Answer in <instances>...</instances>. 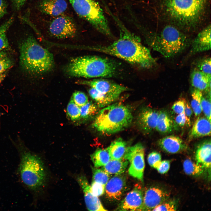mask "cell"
I'll use <instances>...</instances> for the list:
<instances>
[{"label":"cell","instance_id":"cell-33","mask_svg":"<svg viewBox=\"0 0 211 211\" xmlns=\"http://www.w3.org/2000/svg\"><path fill=\"white\" fill-rule=\"evenodd\" d=\"M67 115L72 120H78L80 118V108L72 98L67 105Z\"/></svg>","mask_w":211,"mask_h":211},{"label":"cell","instance_id":"cell-32","mask_svg":"<svg viewBox=\"0 0 211 211\" xmlns=\"http://www.w3.org/2000/svg\"><path fill=\"white\" fill-rule=\"evenodd\" d=\"M92 181L105 186L110 178V175L101 169L92 168Z\"/></svg>","mask_w":211,"mask_h":211},{"label":"cell","instance_id":"cell-21","mask_svg":"<svg viewBox=\"0 0 211 211\" xmlns=\"http://www.w3.org/2000/svg\"><path fill=\"white\" fill-rule=\"evenodd\" d=\"M197 162L210 172L211 168V141L206 140L200 143L195 152Z\"/></svg>","mask_w":211,"mask_h":211},{"label":"cell","instance_id":"cell-29","mask_svg":"<svg viewBox=\"0 0 211 211\" xmlns=\"http://www.w3.org/2000/svg\"><path fill=\"white\" fill-rule=\"evenodd\" d=\"M14 20V16H12L0 25V51L9 47L6 32Z\"/></svg>","mask_w":211,"mask_h":211},{"label":"cell","instance_id":"cell-7","mask_svg":"<svg viewBox=\"0 0 211 211\" xmlns=\"http://www.w3.org/2000/svg\"><path fill=\"white\" fill-rule=\"evenodd\" d=\"M18 171L22 182L30 189H37L45 183L43 164L40 158L29 152H21Z\"/></svg>","mask_w":211,"mask_h":211},{"label":"cell","instance_id":"cell-11","mask_svg":"<svg viewBox=\"0 0 211 211\" xmlns=\"http://www.w3.org/2000/svg\"><path fill=\"white\" fill-rule=\"evenodd\" d=\"M77 82L79 84L90 86L101 93L116 100L123 93L129 90V88L124 86L102 78L91 80H81Z\"/></svg>","mask_w":211,"mask_h":211},{"label":"cell","instance_id":"cell-22","mask_svg":"<svg viewBox=\"0 0 211 211\" xmlns=\"http://www.w3.org/2000/svg\"><path fill=\"white\" fill-rule=\"evenodd\" d=\"M211 76L203 73L196 68L191 73L190 83L195 89L201 91H206L211 88Z\"/></svg>","mask_w":211,"mask_h":211},{"label":"cell","instance_id":"cell-10","mask_svg":"<svg viewBox=\"0 0 211 211\" xmlns=\"http://www.w3.org/2000/svg\"><path fill=\"white\" fill-rule=\"evenodd\" d=\"M49 30L50 34L54 37L63 39L74 37L77 29L73 20L63 14L52 20L50 24Z\"/></svg>","mask_w":211,"mask_h":211},{"label":"cell","instance_id":"cell-19","mask_svg":"<svg viewBox=\"0 0 211 211\" xmlns=\"http://www.w3.org/2000/svg\"><path fill=\"white\" fill-rule=\"evenodd\" d=\"M38 7L42 13L56 17L63 14L67 8V4L65 0H42Z\"/></svg>","mask_w":211,"mask_h":211},{"label":"cell","instance_id":"cell-31","mask_svg":"<svg viewBox=\"0 0 211 211\" xmlns=\"http://www.w3.org/2000/svg\"><path fill=\"white\" fill-rule=\"evenodd\" d=\"M97 105L91 101H88L86 104L80 107V117L87 119L95 115L97 112Z\"/></svg>","mask_w":211,"mask_h":211},{"label":"cell","instance_id":"cell-12","mask_svg":"<svg viewBox=\"0 0 211 211\" xmlns=\"http://www.w3.org/2000/svg\"><path fill=\"white\" fill-rule=\"evenodd\" d=\"M144 193L141 187L136 185L120 203L115 210L142 211Z\"/></svg>","mask_w":211,"mask_h":211},{"label":"cell","instance_id":"cell-18","mask_svg":"<svg viewBox=\"0 0 211 211\" xmlns=\"http://www.w3.org/2000/svg\"><path fill=\"white\" fill-rule=\"evenodd\" d=\"M158 144L162 150L171 154L181 152L188 148L186 143L180 137L174 135L168 136L160 139Z\"/></svg>","mask_w":211,"mask_h":211},{"label":"cell","instance_id":"cell-5","mask_svg":"<svg viewBox=\"0 0 211 211\" xmlns=\"http://www.w3.org/2000/svg\"><path fill=\"white\" fill-rule=\"evenodd\" d=\"M149 42L154 50L167 58L181 53L191 44L186 35L171 25L165 26Z\"/></svg>","mask_w":211,"mask_h":211},{"label":"cell","instance_id":"cell-42","mask_svg":"<svg viewBox=\"0 0 211 211\" xmlns=\"http://www.w3.org/2000/svg\"><path fill=\"white\" fill-rule=\"evenodd\" d=\"M193 111L188 102L185 101L184 113L186 119V125L190 126L191 125V118L192 115Z\"/></svg>","mask_w":211,"mask_h":211},{"label":"cell","instance_id":"cell-26","mask_svg":"<svg viewBox=\"0 0 211 211\" xmlns=\"http://www.w3.org/2000/svg\"><path fill=\"white\" fill-rule=\"evenodd\" d=\"M91 158L94 167L98 168L104 166L111 159L107 149H97L91 155Z\"/></svg>","mask_w":211,"mask_h":211},{"label":"cell","instance_id":"cell-23","mask_svg":"<svg viewBox=\"0 0 211 211\" xmlns=\"http://www.w3.org/2000/svg\"><path fill=\"white\" fill-rule=\"evenodd\" d=\"M129 163L128 160L124 158L119 159H110L101 169L109 175H119L125 171Z\"/></svg>","mask_w":211,"mask_h":211},{"label":"cell","instance_id":"cell-40","mask_svg":"<svg viewBox=\"0 0 211 211\" xmlns=\"http://www.w3.org/2000/svg\"><path fill=\"white\" fill-rule=\"evenodd\" d=\"M147 160L149 164L154 168L158 163L161 161V155L156 152H152L149 154Z\"/></svg>","mask_w":211,"mask_h":211},{"label":"cell","instance_id":"cell-45","mask_svg":"<svg viewBox=\"0 0 211 211\" xmlns=\"http://www.w3.org/2000/svg\"><path fill=\"white\" fill-rule=\"evenodd\" d=\"M174 122L181 127H183L186 125V119L184 112L178 114L175 118Z\"/></svg>","mask_w":211,"mask_h":211},{"label":"cell","instance_id":"cell-37","mask_svg":"<svg viewBox=\"0 0 211 211\" xmlns=\"http://www.w3.org/2000/svg\"><path fill=\"white\" fill-rule=\"evenodd\" d=\"M74 102L79 107H80L88 101V98L83 92L76 91L74 92L71 98Z\"/></svg>","mask_w":211,"mask_h":211},{"label":"cell","instance_id":"cell-24","mask_svg":"<svg viewBox=\"0 0 211 211\" xmlns=\"http://www.w3.org/2000/svg\"><path fill=\"white\" fill-rule=\"evenodd\" d=\"M174 124L173 119L166 111L162 110L159 112L155 128L158 132L162 134L171 132Z\"/></svg>","mask_w":211,"mask_h":211},{"label":"cell","instance_id":"cell-3","mask_svg":"<svg viewBox=\"0 0 211 211\" xmlns=\"http://www.w3.org/2000/svg\"><path fill=\"white\" fill-rule=\"evenodd\" d=\"M20 62L26 72L40 74L51 70L54 66L53 55L40 45L35 39L30 35L21 42Z\"/></svg>","mask_w":211,"mask_h":211},{"label":"cell","instance_id":"cell-9","mask_svg":"<svg viewBox=\"0 0 211 211\" xmlns=\"http://www.w3.org/2000/svg\"><path fill=\"white\" fill-rule=\"evenodd\" d=\"M144 149L141 143L128 147L123 158L130 163L129 174L132 176L143 181L145 164Z\"/></svg>","mask_w":211,"mask_h":211},{"label":"cell","instance_id":"cell-35","mask_svg":"<svg viewBox=\"0 0 211 211\" xmlns=\"http://www.w3.org/2000/svg\"><path fill=\"white\" fill-rule=\"evenodd\" d=\"M13 63L6 53L0 51V72H6L13 65Z\"/></svg>","mask_w":211,"mask_h":211},{"label":"cell","instance_id":"cell-25","mask_svg":"<svg viewBox=\"0 0 211 211\" xmlns=\"http://www.w3.org/2000/svg\"><path fill=\"white\" fill-rule=\"evenodd\" d=\"M127 147L126 142L119 138L113 142L107 149L111 159H119L123 158Z\"/></svg>","mask_w":211,"mask_h":211},{"label":"cell","instance_id":"cell-14","mask_svg":"<svg viewBox=\"0 0 211 211\" xmlns=\"http://www.w3.org/2000/svg\"><path fill=\"white\" fill-rule=\"evenodd\" d=\"M170 194L159 188L152 187L144 194L142 211L152 210L154 208L169 199Z\"/></svg>","mask_w":211,"mask_h":211},{"label":"cell","instance_id":"cell-46","mask_svg":"<svg viewBox=\"0 0 211 211\" xmlns=\"http://www.w3.org/2000/svg\"><path fill=\"white\" fill-rule=\"evenodd\" d=\"M7 7L6 0H0V20L7 13Z\"/></svg>","mask_w":211,"mask_h":211},{"label":"cell","instance_id":"cell-17","mask_svg":"<svg viewBox=\"0 0 211 211\" xmlns=\"http://www.w3.org/2000/svg\"><path fill=\"white\" fill-rule=\"evenodd\" d=\"M211 31L210 25L198 33L191 44L190 54L195 55L210 50Z\"/></svg>","mask_w":211,"mask_h":211},{"label":"cell","instance_id":"cell-34","mask_svg":"<svg viewBox=\"0 0 211 211\" xmlns=\"http://www.w3.org/2000/svg\"><path fill=\"white\" fill-rule=\"evenodd\" d=\"M211 58L208 57L203 58L198 61L195 68L206 75L211 76Z\"/></svg>","mask_w":211,"mask_h":211},{"label":"cell","instance_id":"cell-30","mask_svg":"<svg viewBox=\"0 0 211 211\" xmlns=\"http://www.w3.org/2000/svg\"><path fill=\"white\" fill-rule=\"evenodd\" d=\"M203 96L202 91L195 89L191 93V107L195 117H198L202 111L201 100Z\"/></svg>","mask_w":211,"mask_h":211},{"label":"cell","instance_id":"cell-1","mask_svg":"<svg viewBox=\"0 0 211 211\" xmlns=\"http://www.w3.org/2000/svg\"><path fill=\"white\" fill-rule=\"evenodd\" d=\"M117 22L120 30L119 38L110 45L96 46L91 49L116 57L141 68L152 67L156 61L150 50L142 44L139 38L120 21L117 20Z\"/></svg>","mask_w":211,"mask_h":211},{"label":"cell","instance_id":"cell-13","mask_svg":"<svg viewBox=\"0 0 211 211\" xmlns=\"http://www.w3.org/2000/svg\"><path fill=\"white\" fill-rule=\"evenodd\" d=\"M126 179L122 174L115 175L109 179L105 186L106 198L110 201L120 200L125 191Z\"/></svg>","mask_w":211,"mask_h":211},{"label":"cell","instance_id":"cell-44","mask_svg":"<svg viewBox=\"0 0 211 211\" xmlns=\"http://www.w3.org/2000/svg\"><path fill=\"white\" fill-rule=\"evenodd\" d=\"M26 0H9L13 9L15 11L20 10L25 4Z\"/></svg>","mask_w":211,"mask_h":211},{"label":"cell","instance_id":"cell-43","mask_svg":"<svg viewBox=\"0 0 211 211\" xmlns=\"http://www.w3.org/2000/svg\"><path fill=\"white\" fill-rule=\"evenodd\" d=\"M170 161L165 160L161 161L156 169L158 172L162 174L166 173L169 171L170 167Z\"/></svg>","mask_w":211,"mask_h":211},{"label":"cell","instance_id":"cell-16","mask_svg":"<svg viewBox=\"0 0 211 211\" xmlns=\"http://www.w3.org/2000/svg\"><path fill=\"white\" fill-rule=\"evenodd\" d=\"M159 112L152 108H143L139 113L138 125L145 133H148L155 129Z\"/></svg>","mask_w":211,"mask_h":211},{"label":"cell","instance_id":"cell-27","mask_svg":"<svg viewBox=\"0 0 211 211\" xmlns=\"http://www.w3.org/2000/svg\"><path fill=\"white\" fill-rule=\"evenodd\" d=\"M89 93L99 108L106 106L116 101L113 98L101 93L92 87L89 89Z\"/></svg>","mask_w":211,"mask_h":211},{"label":"cell","instance_id":"cell-28","mask_svg":"<svg viewBox=\"0 0 211 211\" xmlns=\"http://www.w3.org/2000/svg\"><path fill=\"white\" fill-rule=\"evenodd\" d=\"M183 168L186 174L195 176L201 175L205 169L202 165L189 159L185 160L183 163Z\"/></svg>","mask_w":211,"mask_h":211},{"label":"cell","instance_id":"cell-4","mask_svg":"<svg viewBox=\"0 0 211 211\" xmlns=\"http://www.w3.org/2000/svg\"><path fill=\"white\" fill-rule=\"evenodd\" d=\"M133 119L130 109L119 103L108 105L97 113L93 126L101 133L110 135L122 131L131 124Z\"/></svg>","mask_w":211,"mask_h":211},{"label":"cell","instance_id":"cell-36","mask_svg":"<svg viewBox=\"0 0 211 211\" xmlns=\"http://www.w3.org/2000/svg\"><path fill=\"white\" fill-rule=\"evenodd\" d=\"M177 209V204L174 200L168 199L154 208L152 211H176Z\"/></svg>","mask_w":211,"mask_h":211},{"label":"cell","instance_id":"cell-47","mask_svg":"<svg viewBox=\"0 0 211 211\" xmlns=\"http://www.w3.org/2000/svg\"><path fill=\"white\" fill-rule=\"evenodd\" d=\"M6 75V72H0V84L4 79Z\"/></svg>","mask_w":211,"mask_h":211},{"label":"cell","instance_id":"cell-38","mask_svg":"<svg viewBox=\"0 0 211 211\" xmlns=\"http://www.w3.org/2000/svg\"><path fill=\"white\" fill-rule=\"evenodd\" d=\"M211 97L203 96L201 100V106L206 117L211 121Z\"/></svg>","mask_w":211,"mask_h":211},{"label":"cell","instance_id":"cell-2","mask_svg":"<svg viewBox=\"0 0 211 211\" xmlns=\"http://www.w3.org/2000/svg\"><path fill=\"white\" fill-rule=\"evenodd\" d=\"M118 66L107 58L87 56L73 58L67 66L66 72L71 76L86 78H109L115 76Z\"/></svg>","mask_w":211,"mask_h":211},{"label":"cell","instance_id":"cell-8","mask_svg":"<svg viewBox=\"0 0 211 211\" xmlns=\"http://www.w3.org/2000/svg\"><path fill=\"white\" fill-rule=\"evenodd\" d=\"M76 13L99 32L110 37L113 35L108 21L96 0H68Z\"/></svg>","mask_w":211,"mask_h":211},{"label":"cell","instance_id":"cell-41","mask_svg":"<svg viewBox=\"0 0 211 211\" xmlns=\"http://www.w3.org/2000/svg\"><path fill=\"white\" fill-rule=\"evenodd\" d=\"M185 101L184 98H180L174 103L172 109L174 113L178 114L184 112Z\"/></svg>","mask_w":211,"mask_h":211},{"label":"cell","instance_id":"cell-6","mask_svg":"<svg viewBox=\"0 0 211 211\" xmlns=\"http://www.w3.org/2000/svg\"><path fill=\"white\" fill-rule=\"evenodd\" d=\"M207 0H165L164 6L170 17L185 25L194 24L199 19Z\"/></svg>","mask_w":211,"mask_h":211},{"label":"cell","instance_id":"cell-20","mask_svg":"<svg viewBox=\"0 0 211 211\" xmlns=\"http://www.w3.org/2000/svg\"><path fill=\"white\" fill-rule=\"evenodd\" d=\"M211 127V121L206 117L198 116L190 132L189 139L210 136Z\"/></svg>","mask_w":211,"mask_h":211},{"label":"cell","instance_id":"cell-39","mask_svg":"<svg viewBox=\"0 0 211 211\" xmlns=\"http://www.w3.org/2000/svg\"><path fill=\"white\" fill-rule=\"evenodd\" d=\"M105 186L101 183L92 181L90 186L91 192L94 195L100 196L105 193Z\"/></svg>","mask_w":211,"mask_h":211},{"label":"cell","instance_id":"cell-15","mask_svg":"<svg viewBox=\"0 0 211 211\" xmlns=\"http://www.w3.org/2000/svg\"><path fill=\"white\" fill-rule=\"evenodd\" d=\"M77 181L84 193L85 202L87 209L90 211H104L107 210L103 206L98 197L94 195L90 190L86 177L82 175L78 176Z\"/></svg>","mask_w":211,"mask_h":211}]
</instances>
